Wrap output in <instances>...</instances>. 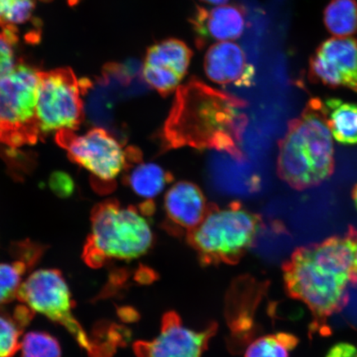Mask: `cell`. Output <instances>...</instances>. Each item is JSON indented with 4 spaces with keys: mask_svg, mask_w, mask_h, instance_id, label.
Instances as JSON below:
<instances>
[{
    "mask_svg": "<svg viewBox=\"0 0 357 357\" xmlns=\"http://www.w3.org/2000/svg\"><path fill=\"white\" fill-rule=\"evenodd\" d=\"M160 138L166 149L215 150L244 160L247 102L191 78L178 87Z\"/></svg>",
    "mask_w": 357,
    "mask_h": 357,
    "instance_id": "1",
    "label": "cell"
},
{
    "mask_svg": "<svg viewBox=\"0 0 357 357\" xmlns=\"http://www.w3.org/2000/svg\"><path fill=\"white\" fill-rule=\"evenodd\" d=\"M356 250L357 230L350 226L345 236L298 248L284 262L285 290L309 307L312 332L329 334L328 319L347 305Z\"/></svg>",
    "mask_w": 357,
    "mask_h": 357,
    "instance_id": "2",
    "label": "cell"
},
{
    "mask_svg": "<svg viewBox=\"0 0 357 357\" xmlns=\"http://www.w3.org/2000/svg\"><path fill=\"white\" fill-rule=\"evenodd\" d=\"M335 168L332 133L323 110V101L312 99L300 117L289 123L279 142L278 172L291 188L303 190L318 186Z\"/></svg>",
    "mask_w": 357,
    "mask_h": 357,
    "instance_id": "3",
    "label": "cell"
},
{
    "mask_svg": "<svg viewBox=\"0 0 357 357\" xmlns=\"http://www.w3.org/2000/svg\"><path fill=\"white\" fill-rule=\"evenodd\" d=\"M153 204L146 201L138 208L123 207L116 199L105 200L93 208L91 230L84 245L83 259L93 268L112 260L131 261L149 252L154 235L147 216Z\"/></svg>",
    "mask_w": 357,
    "mask_h": 357,
    "instance_id": "4",
    "label": "cell"
},
{
    "mask_svg": "<svg viewBox=\"0 0 357 357\" xmlns=\"http://www.w3.org/2000/svg\"><path fill=\"white\" fill-rule=\"evenodd\" d=\"M261 225V216L239 202L225 208L209 204L206 215L187 238L205 265L236 264L255 243Z\"/></svg>",
    "mask_w": 357,
    "mask_h": 357,
    "instance_id": "5",
    "label": "cell"
},
{
    "mask_svg": "<svg viewBox=\"0 0 357 357\" xmlns=\"http://www.w3.org/2000/svg\"><path fill=\"white\" fill-rule=\"evenodd\" d=\"M38 88V71L22 63L0 77V144L15 149L37 142Z\"/></svg>",
    "mask_w": 357,
    "mask_h": 357,
    "instance_id": "6",
    "label": "cell"
},
{
    "mask_svg": "<svg viewBox=\"0 0 357 357\" xmlns=\"http://www.w3.org/2000/svg\"><path fill=\"white\" fill-rule=\"evenodd\" d=\"M89 79L78 80L70 68L38 71L37 114L41 133L77 130L84 119L82 96Z\"/></svg>",
    "mask_w": 357,
    "mask_h": 357,
    "instance_id": "7",
    "label": "cell"
},
{
    "mask_svg": "<svg viewBox=\"0 0 357 357\" xmlns=\"http://www.w3.org/2000/svg\"><path fill=\"white\" fill-rule=\"evenodd\" d=\"M56 140L73 162L101 181L113 182L140 159L139 151L134 147L124 149L112 134L101 128H93L84 135L62 129L57 132Z\"/></svg>",
    "mask_w": 357,
    "mask_h": 357,
    "instance_id": "8",
    "label": "cell"
},
{
    "mask_svg": "<svg viewBox=\"0 0 357 357\" xmlns=\"http://www.w3.org/2000/svg\"><path fill=\"white\" fill-rule=\"evenodd\" d=\"M17 298L33 312L64 327L79 346L95 356L93 345L73 314V301L61 271L42 269L31 274L17 291Z\"/></svg>",
    "mask_w": 357,
    "mask_h": 357,
    "instance_id": "9",
    "label": "cell"
},
{
    "mask_svg": "<svg viewBox=\"0 0 357 357\" xmlns=\"http://www.w3.org/2000/svg\"><path fill=\"white\" fill-rule=\"evenodd\" d=\"M215 326L202 331L183 324L176 312H169L162 319L158 336L134 345L137 357H202Z\"/></svg>",
    "mask_w": 357,
    "mask_h": 357,
    "instance_id": "10",
    "label": "cell"
},
{
    "mask_svg": "<svg viewBox=\"0 0 357 357\" xmlns=\"http://www.w3.org/2000/svg\"><path fill=\"white\" fill-rule=\"evenodd\" d=\"M310 73L324 86L357 92V39L333 38L321 44L311 57Z\"/></svg>",
    "mask_w": 357,
    "mask_h": 357,
    "instance_id": "11",
    "label": "cell"
},
{
    "mask_svg": "<svg viewBox=\"0 0 357 357\" xmlns=\"http://www.w3.org/2000/svg\"><path fill=\"white\" fill-rule=\"evenodd\" d=\"M193 52L187 45L169 38L147 48L142 77L160 96L176 91L188 71Z\"/></svg>",
    "mask_w": 357,
    "mask_h": 357,
    "instance_id": "12",
    "label": "cell"
},
{
    "mask_svg": "<svg viewBox=\"0 0 357 357\" xmlns=\"http://www.w3.org/2000/svg\"><path fill=\"white\" fill-rule=\"evenodd\" d=\"M204 70L209 79L221 86L250 87L255 77V69L247 61L242 47L230 42L215 43L208 48Z\"/></svg>",
    "mask_w": 357,
    "mask_h": 357,
    "instance_id": "13",
    "label": "cell"
},
{
    "mask_svg": "<svg viewBox=\"0 0 357 357\" xmlns=\"http://www.w3.org/2000/svg\"><path fill=\"white\" fill-rule=\"evenodd\" d=\"M197 38L196 44L204 47L209 39L227 41L242 36L245 29V10L239 6H226L207 10L196 6L189 20Z\"/></svg>",
    "mask_w": 357,
    "mask_h": 357,
    "instance_id": "14",
    "label": "cell"
},
{
    "mask_svg": "<svg viewBox=\"0 0 357 357\" xmlns=\"http://www.w3.org/2000/svg\"><path fill=\"white\" fill-rule=\"evenodd\" d=\"M208 206L203 191L190 181L176 183L165 196L164 208L169 220L188 233L202 222Z\"/></svg>",
    "mask_w": 357,
    "mask_h": 357,
    "instance_id": "15",
    "label": "cell"
},
{
    "mask_svg": "<svg viewBox=\"0 0 357 357\" xmlns=\"http://www.w3.org/2000/svg\"><path fill=\"white\" fill-rule=\"evenodd\" d=\"M21 257L11 263H0V305H6L17 298V294L24 281L22 278L41 257V245L29 243L17 245L16 250Z\"/></svg>",
    "mask_w": 357,
    "mask_h": 357,
    "instance_id": "16",
    "label": "cell"
},
{
    "mask_svg": "<svg viewBox=\"0 0 357 357\" xmlns=\"http://www.w3.org/2000/svg\"><path fill=\"white\" fill-rule=\"evenodd\" d=\"M323 110L330 132L343 145L357 144V104L329 98Z\"/></svg>",
    "mask_w": 357,
    "mask_h": 357,
    "instance_id": "17",
    "label": "cell"
},
{
    "mask_svg": "<svg viewBox=\"0 0 357 357\" xmlns=\"http://www.w3.org/2000/svg\"><path fill=\"white\" fill-rule=\"evenodd\" d=\"M173 176L159 165L142 163L128 173L127 185L142 198L153 199L171 184Z\"/></svg>",
    "mask_w": 357,
    "mask_h": 357,
    "instance_id": "18",
    "label": "cell"
},
{
    "mask_svg": "<svg viewBox=\"0 0 357 357\" xmlns=\"http://www.w3.org/2000/svg\"><path fill=\"white\" fill-rule=\"evenodd\" d=\"M33 317L28 306L17 307L13 314L0 307V357H13L20 349V337Z\"/></svg>",
    "mask_w": 357,
    "mask_h": 357,
    "instance_id": "19",
    "label": "cell"
},
{
    "mask_svg": "<svg viewBox=\"0 0 357 357\" xmlns=\"http://www.w3.org/2000/svg\"><path fill=\"white\" fill-rule=\"evenodd\" d=\"M324 22L336 38H348L357 32L356 0H332L324 11Z\"/></svg>",
    "mask_w": 357,
    "mask_h": 357,
    "instance_id": "20",
    "label": "cell"
},
{
    "mask_svg": "<svg viewBox=\"0 0 357 357\" xmlns=\"http://www.w3.org/2000/svg\"><path fill=\"white\" fill-rule=\"evenodd\" d=\"M291 333L266 335L254 340L245 350V357H289V351L298 344Z\"/></svg>",
    "mask_w": 357,
    "mask_h": 357,
    "instance_id": "21",
    "label": "cell"
},
{
    "mask_svg": "<svg viewBox=\"0 0 357 357\" xmlns=\"http://www.w3.org/2000/svg\"><path fill=\"white\" fill-rule=\"evenodd\" d=\"M22 357H61L59 342L52 335L44 332L26 333L21 340Z\"/></svg>",
    "mask_w": 357,
    "mask_h": 357,
    "instance_id": "22",
    "label": "cell"
},
{
    "mask_svg": "<svg viewBox=\"0 0 357 357\" xmlns=\"http://www.w3.org/2000/svg\"><path fill=\"white\" fill-rule=\"evenodd\" d=\"M36 6L35 0H15L4 13L6 24H20L29 21Z\"/></svg>",
    "mask_w": 357,
    "mask_h": 357,
    "instance_id": "23",
    "label": "cell"
},
{
    "mask_svg": "<svg viewBox=\"0 0 357 357\" xmlns=\"http://www.w3.org/2000/svg\"><path fill=\"white\" fill-rule=\"evenodd\" d=\"M11 43L4 34L0 33V77L15 68V52Z\"/></svg>",
    "mask_w": 357,
    "mask_h": 357,
    "instance_id": "24",
    "label": "cell"
},
{
    "mask_svg": "<svg viewBox=\"0 0 357 357\" xmlns=\"http://www.w3.org/2000/svg\"><path fill=\"white\" fill-rule=\"evenodd\" d=\"M50 185L53 192L60 196H68L74 189L73 178L62 172L53 174Z\"/></svg>",
    "mask_w": 357,
    "mask_h": 357,
    "instance_id": "25",
    "label": "cell"
},
{
    "mask_svg": "<svg viewBox=\"0 0 357 357\" xmlns=\"http://www.w3.org/2000/svg\"><path fill=\"white\" fill-rule=\"evenodd\" d=\"M326 357H357V348L350 343H337L329 350Z\"/></svg>",
    "mask_w": 357,
    "mask_h": 357,
    "instance_id": "26",
    "label": "cell"
},
{
    "mask_svg": "<svg viewBox=\"0 0 357 357\" xmlns=\"http://www.w3.org/2000/svg\"><path fill=\"white\" fill-rule=\"evenodd\" d=\"M12 2V0H0V26H1L2 29L7 25L3 19L4 13H6Z\"/></svg>",
    "mask_w": 357,
    "mask_h": 357,
    "instance_id": "27",
    "label": "cell"
},
{
    "mask_svg": "<svg viewBox=\"0 0 357 357\" xmlns=\"http://www.w3.org/2000/svg\"><path fill=\"white\" fill-rule=\"evenodd\" d=\"M351 283L357 284V250L356 252L354 271H352Z\"/></svg>",
    "mask_w": 357,
    "mask_h": 357,
    "instance_id": "28",
    "label": "cell"
},
{
    "mask_svg": "<svg viewBox=\"0 0 357 357\" xmlns=\"http://www.w3.org/2000/svg\"><path fill=\"white\" fill-rule=\"evenodd\" d=\"M202 1L211 4H225L229 2V0H202Z\"/></svg>",
    "mask_w": 357,
    "mask_h": 357,
    "instance_id": "29",
    "label": "cell"
},
{
    "mask_svg": "<svg viewBox=\"0 0 357 357\" xmlns=\"http://www.w3.org/2000/svg\"><path fill=\"white\" fill-rule=\"evenodd\" d=\"M351 196H352V199H354V201L356 208L357 209V184L354 186V190H352Z\"/></svg>",
    "mask_w": 357,
    "mask_h": 357,
    "instance_id": "30",
    "label": "cell"
},
{
    "mask_svg": "<svg viewBox=\"0 0 357 357\" xmlns=\"http://www.w3.org/2000/svg\"><path fill=\"white\" fill-rule=\"evenodd\" d=\"M71 6H74V4L79 2V0H69Z\"/></svg>",
    "mask_w": 357,
    "mask_h": 357,
    "instance_id": "31",
    "label": "cell"
},
{
    "mask_svg": "<svg viewBox=\"0 0 357 357\" xmlns=\"http://www.w3.org/2000/svg\"><path fill=\"white\" fill-rule=\"evenodd\" d=\"M41 1H43V2H51V1H52V0H41Z\"/></svg>",
    "mask_w": 357,
    "mask_h": 357,
    "instance_id": "32",
    "label": "cell"
},
{
    "mask_svg": "<svg viewBox=\"0 0 357 357\" xmlns=\"http://www.w3.org/2000/svg\"><path fill=\"white\" fill-rule=\"evenodd\" d=\"M12 1H15V0H12Z\"/></svg>",
    "mask_w": 357,
    "mask_h": 357,
    "instance_id": "33",
    "label": "cell"
}]
</instances>
